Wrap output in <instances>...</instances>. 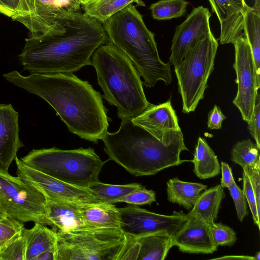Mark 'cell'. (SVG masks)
Returning a JSON list of instances; mask_svg holds the SVG:
<instances>
[{
  "label": "cell",
  "instance_id": "obj_29",
  "mask_svg": "<svg viewBox=\"0 0 260 260\" xmlns=\"http://www.w3.org/2000/svg\"><path fill=\"white\" fill-rule=\"evenodd\" d=\"M259 148L250 139L237 142L231 151V160L242 168L254 167L260 163Z\"/></svg>",
  "mask_w": 260,
  "mask_h": 260
},
{
  "label": "cell",
  "instance_id": "obj_5",
  "mask_svg": "<svg viewBox=\"0 0 260 260\" xmlns=\"http://www.w3.org/2000/svg\"><path fill=\"white\" fill-rule=\"evenodd\" d=\"M103 98L117 109L121 119H132L150 105L140 76L130 60L108 43L99 46L91 56Z\"/></svg>",
  "mask_w": 260,
  "mask_h": 260
},
{
  "label": "cell",
  "instance_id": "obj_36",
  "mask_svg": "<svg viewBox=\"0 0 260 260\" xmlns=\"http://www.w3.org/2000/svg\"><path fill=\"white\" fill-rule=\"evenodd\" d=\"M228 189L234 203L237 217L242 222L248 214L247 201L244 193L236 182Z\"/></svg>",
  "mask_w": 260,
  "mask_h": 260
},
{
  "label": "cell",
  "instance_id": "obj_12",
  "mask_svg": "<svg viewBox=\"0 0 260 260\" xmlns=\"http://www.w3.org/2000/svg\"><path fill=\"white\" fill-rule=\"evenodd\" d=\"M17 176L43 194L85 204L105 203L88 188L71 185L31 168L17 157ZM107 203V202H106Z\"/></svg>",
  "mask_w": 260,
  "mask_h": 260
},
{
  "label": "cell",
  "instance_id": "obj_47",
  "mask_svg": "<svg viewBox=\"0 0 260 260\" xmlns=\"http://www.w3.org/2000/svg\"><path fill=\"white\" fill-rule=\"evenodd\" d=\"M90 0H79L81 5H84Z\"/></svg>",
  "mask_w": 260,
  "mask_h": 260
},
{
  "label": "cell",
  "instance_id": "obj_23",
  "mask_svg": "<svg viewBox=\"0 0 260 260\" xmlns=\"http://www.w3.org/2000/svg\"><path fill=\"white\" fill-rule=\"evenodd\" d=\"M207 188V185L202 183L185 182L178 178H173L167 183V199L170 202L177 204L189 211Z\"/></svg>",
  "mask_w": 260,
  "mask_h": 260
},
{
  "label": "cell",
  "instance_id": "obj_43",
  "mask_svg": "<svg viewBox=\"0 0 260 260\" xmlns=\"http://www.w3.org/2000/svg\"><path fill=\"white\" fill-rule=\"evenodd\" d=\"M213 259H239V260H255L254 256L247 255H226L218 258H214Z\"/></svg>",
  "mask_w": 260,
  "mask_h": 260
},
{
  "label": "cell",
  "instance_id": "obj_17",
  "mask_svg": "<svg viewBox=\"0 0 260 260\" xmlns=\"http://www.w3.org/2000/svg\"><path fill=\"white\" fill-rule=\"evenodd\" d=\"M19 114L11 104H0V171L9 173L18 151L24 146L19 137Z\"/></svg>",
  "mask_w": 260,
  "mask_h": 260
},
{
  "label": "cell",
  "instance_id": "obj_14",
  "mask_svg": "<svg viewBox=\"0 0 260 260\" xmlns=\"http://www.w3.org/2000/svg\"><path fill=\"white\" fill-rule=\"evenodd\" d=\"M64 10L56 0H20L18 12L11 18L24 25L32 37L48 32Z\"/></svg>",
  "mask_w": 260,
  "mask_h": 260
},
{
  "label": "cell",
  "instance_id": "obj_3",
  "mask_svg": "<svg viewBox=\"0 0 260 260\" xmlns=\"http://www.w3.org/2000/svg\"><path fill=\"white\" fill-rule=\"evenodd\" d=\"M101 140L109 160L135 176L155 175L188 161L180 158L181 152L188 150L181 131H171L159 140L134 123L131 119H123L117 131H107Z\"/></svg>",
  "mask_w": 260,
  "mask_h": 260
},
{
  "label": "cell",
  "instance_id": "obj_4",
  "mask_svg": "<svg viewBox=\"0 0 260 260\" xmlns=\"http://www.w3.org/2000/svg\"><path fill=\"white\" fill-rule=\"evenodd\" d=\"M103 24L108 43L130 60L146 87H153L158 81L166 85L171 83V64L160 59L154 34L147 27L135 6L129 5Z\"/></svg>",
  "mask_w": 260,
  "mask_h": 260
},
{
  "label": "cell",
  "instance_id": "obj_27",
  "mask_svg": "<svg viewBox=\"0 0 260 260\" xmlns=\"http://www.w3.org/2000/svg\"><path fill=\"white\" fill-rule=\"evenodd\" d=\"M145 6L142 0H90L81 5L85 15L102 24L111 16L133 3Z\"/></svg>",
  "mask_w": 260,
  "mask_h": 260
},
{
  "label": "cell",
  "instance_id": "obj_19",
  "mask_svg": "<svg viewBox=\"0 0 260 260\" xmlns=\"http://www.w3.org/2000/svg\"><path fill=\"white\" fill-rule=\"evenodd\" d=\"M131 120L159 140L164 139L171 131H181L170 100L156 105L151 104L146 110Z\"/></svg>",
  "mask_w": 260,
  "mask_h": 260
},
{
  "label": "cell",
  "instance_id": "obj_13",
  "mask_svg": "<svg viewBox=\"0 0 260 260\" xmlns=\"http://www.w3.org/2000/svg\"><path fill=\"white\" fill-rule=\"evenodd\" d=\"M211 13L202 6L193 9L186 19L175 29L171 48L170 63L177 67L187 54L211 31Z\"/></svg>",
  "mask_w": 260,
  "mask_h": 260
},
{
  "label": "cell",
  "instance_id": "obj_9",
  "mask_svg": "<svg viewBox=\"0 0 260 260\" xmlns=\"http://www.w3.org/2000/svg\"><path fill=\"white\" fill-rule=\"evenodd\" d=\"M0 205L7 216L22 223L33 221L47 225L44 194L18 176L1 171Z\"/></svg>",
  "mask_w": 260,
  "mask_h": 260
},
{
  "label": "cell",
  "instance_id": "obj_48",
  "mask_svg": "<svg viewBox=\"0 0 260 260\" xmlns=\"http://www.w3.org/2000/svg\"><path fill=\"white\" fill-rule=\"evenodd\" d=\"M15 4L17 6L18 8H19V3H20V0H14ZM18 12V11H17Z\"/></svg>",
  "mask_w": 260,
  "mask_h": 260
},
{
  "label": "cell",
  "instance_id": "obj_34",
  "mask_svg": "<svg viewBox=\"0 0 260 260\" xmlns=\"http://www.w3.org/2000/svg\"><path fill=\"white\" fill-rule=\"evenodd\" d=\"M23 228L22 222L8 216L0 220V247L21 233Z\"/></svg>",
  "mask_w": 260,
  "mask_h": 260
},
{
  "label": "cell",
  "instance_id": "obj_24",
  "mask_svg": "<svg viewBox=\"0 0 260 260\" xmlns=\"http://www.w3.org/2000/svg\"><path fill=\"white\" fill-rule=\"evenodd\" d=\"M173 236L167 233H159L136 238L139 244L137 260L165 259L173 247Z\"/></svg>",
  "mask_w": 260,
  "mask_h": 260
},
{
  "label": "cell",
  "instance_id": "obj_49",
  "mask_svg": "<svg viewBox=\"0 0 260 260\" xmlns=\"http://www.w3.org/2000/svg\"><path fill=\"white\" fill-rule=\"evenodd\" d=\"M0 209H1V205H0Z\"/></svg>",
  "mask_w": 260,
  "mask_h": 260
},
{
  "label": "cell",
  "instance_id": "obj_46",
  "mask_svg": "<svg viewBox=\"0 0 260 260\" xmlns=\"http://www.w3.org/2000/svg\"><path fill=\"white\" fill-rule=\"evenodd\" d=\"M255 260H259L260 259V252L258 251L257 253H256L255 255L254 256Z\"/></svg>",
  "mask_w": 260,
  "mask_h": 260
},
{
  "label": "cell",
  "instance_id": "obj_7",
  "mask_svg": "<svg viewBox=\"0 0 260 260\" xmlns=\"http://www.w3.org/2000/svg\"><path fill=\"white\" fill-rule=\"evenodd\" d=\"M56 233L54 260H117L127 238L116 228Z\"/></svg>",
  "mask_w": 260,
  "mask_h": 260
},
{
  "label": "cell",
  "instance_id": "obj_1",
  "mask_svg": "<svg viewBox=\"0 0 260 260\" xmlns=\"http://www.w3.org/2000/svg\"><path fill=\"white\" fill-rule=\"evenodd\" d=\"M107 41L102 23L64 10L48 32L25 39L18 57L29 74H73L91 65L93 52Z\"/></svg>",
  "mask_w": 260,
  "mask_h": 260
},
{
  "label": "cell",
  "instance_id": "obj_41",
  "mask_svg": "<svg viewBox=\"0 0 260 260\" xmlns=\"http://www.w3.org/2000/svg\"><path fill=\"white\" fill-rule=\"evenodd\" d=\"M18 8L14 0H0V13L12 18Z\"/></svg>",
  "mask_w": 260,
  "mask_h": 260
},
{
  "label": "cell",
  "instance_id": "obj_11",
  "mask_svg": "<svg viewBox=\"0 0 260 260\" xmlns=\"http://www.w3.org/2000/svg\"><path fill=\"white\" fill-rule=\"evenodd\" d=\"M118 209L120 229L126 235L135 238L159 233L174 235L187 218L182 211H174L172 214L163 215L135 206Z\"/></svg>",
  "mask_w": 260,
  "mask_h": 260
},
{
  "label": "cell",
  "instance_id": "obj_50",
  "mask_svg": "<svg viewBox=\"0 0 260 260\" xmlns=\"http://www.w3.org/2000/svg\"></svg>",
  "mask_w": 260,
  "mask_h": 260
},
{
  "label": "cell",
  "instance_id": "obj_40",
  "mask_svg": "<svg viewBox=\"0 0 260 260\" xmlns=\"http://www.w3.org/2000/svg\"><path fill=\"white\" fill-rule=\"evenodd\" d=\"M220 170L221 172V186L223 188H229L235 182L232 169L228 164L221 161Z\"/></svg>",
  "mask_w": 260,
  "mask_h": 260
},
{
  "label": "cell",
  "instance_id": "obj_10",
  "mask_svg": "<svg viewBox=\"0 0 260 260\" xmlns=\"http://www.w3.org/2000/svg\"><path fill=\"white\" fill-rule=\"evenodd\" d=\"M233 45V68L236 74L235 82L238 90L233 103L247 123L251 119L258 95L260 79L257 76L251 51L244 35L237 39Z\"/></svg>",
  "mask_w": 260,
  "mask_h": 260
},
{
  "label": "cell",
  "instance_id": "obj_35",
  "mask_svg": "<svg viewBox=\"0 0 260 260\" xmlns=\"http://www.w3.org/2000/svg\"><path fill=\"white\" fill-rule=\"evenodd\" d=\"M243 192L248 202L250 211L252 214L253 222L257 226L258 229L260 228L259 217L260 213L258 212L257 208L256 201L254 192L251 187L249 178L246 173L243 171Z\"/></svg>",
  "mask_w": 260,
  "mask_h": 260
},
{
  "label": "cell",
  "instance_id": "obj_39",
  "mask_svg": "<svg viewBox=\"0 0 260 260\" xmlns=\"http://www.w3.org/2000/svg\"><path fill=\"white\" fill-rule=\"evenodd\" d=\"M225 118L220 108L215 105L208 113L207 126L210 129H221L222 122Z\"/></svg>",
  "mask_w": 260,
  "mask_h": 260
},
{
  "label": "cell",
  "instance_id": "obj_25",
  "mask_svg": "<svg viewBox=\"0 0 260 260\" xmlns=\"http://www.w3.org/2000/svg\"><path fill=\"white\" fill-rule=\"evenodd\" d=\"M193 172L200 179H205L217 176L220 166L216 155L205 138L199 137L195 148Z\"/></svg>",
  "mask_w": 260,
  "mask_h": 260
},
{
  "label": "cell",
  "instance_id": "obj_31",
  "mask_svg": "<svg viewBox=\"0 0 260 260\" xmlns=\"http://www.w3.org/2000/svg\"><path fill=\"white\" fill-rule=\"evenodd\" d=\"M26 240L21 233L0 247V260H25Z\"/></svg>",
  "mask_w": 260,
  "mask_h": 260
},
{
  "label": "cell",
  "instance_id": "obj_26",
  "mask_svg": "<svg viewBox=\"0 0 260 260\" xmlns=\"http://www.w3.org/2000/svg\"><path fill=\"white\" fill-rule=\"evenodd\" d=\"M243 31L251 51L257 76L260 79V10L247 7L243 17Z\"/></svg>",
  "mask_w": 260,
  "mask_h": 260
},
{
  "label": "cell",
  "instance_id": "obj_44",
  "mask_svg": "<svg viewBox=\"0 0 260 260\" xmlns=\"http://www.w3.org/2000/svg\"><path fill=\"white\" fill-rule=\"evenodd\" d=\"M55 249L47 251L37 256L35 260H54Z\"/></svg>",
  "mask_w": 260,
  "mask_h": 260
},
{
  "label": "cell",
  "instance_id": "obj_21",
  "mask_svg": "<svg viewBox=\"0 0 260 260\" xmlns=\"http://www.w3.org/2000/svg\"><path fill=\"white\" fill-rule=\"evenodd\" d=\"M80 212L85 222L94 228L120 229L119 211L114 204L83 203Z\"/></svg>",
  "mask_w": 260,
  "mask_h": 260
},
{
  "label": "cell",
  "instance_id": "obj_20",
  "mask_svg": "<svg viewBox=\"0 0 260 260\" xmlns=\"http://www.w3.org/2000/svg\"><path fill=\"white\" fill-rule=\"evenodd\" d=\"M225 196L223 188L220 184L203 191L193 207L186 214L211 225L216 220L222 200Z\"/></svg>",
  "mask_w": 260,
  "mask_h": 260
},
{
  "label": "cell",
  "instance_id": "obj_22",
  "mask_svg": "<svg viewBox=\"0 0 260 260\" xmlns=\"http://www.w3.org/2000/svg\"><path fill=\"white\" fill-rule=\"evenodd\" d=\"M22 234L26 240L25 260H35L42 253L55 249L56 233L46 225L35 223L33 228H23Z\"/></svg>",
  "mask_w": 260,
  "mask_h": 260
},
{
  "label": "cell",
  "instance_id": "obj_45",
  "mask_svg": "<svg viewBox=\"0 0 260 260\" xmlns=\"http://www.w3.org/2000/svg\"><path fill=\"white\" fill-rule=\"evenodd\" d=\"M7 216V215L6 213L1 209H0V220L6 218Z\"/></svg>",
  "mask_w": 260,
  "mask_h": 260
},
{
  "label": "cell",
  "instance_id": "obj_42",
  "mask_svg": "<svg viewBox=\"0 0 260 260\" xmlns=\"http://www.w3.org/2000/svg\"><path fill=\"white\" fill-rule=\"evenodd\" d=\"M56 3L59 9L71 12H78L81 7L79 0H56Z\"/></svg>",
  "mask_w": 260,
  "mask_h": 260
},
{
  "label": "cell",
  "instance_id": "obj_30",
  "mask_svg": "<svg viewBox=\"0 0 260 260\" xmlns=\"http://www.w3.org/2000/svg\"><path fill=\"white\" fill-rule=\"evenodd\" d=\"M188 4L186 0H159L151 4L149 9L153 19L170 20L184 15Z\"/></svg>",
  "mask_w": 260,
  "mask_h": 260
},
{
  "label": "cell",
  "instance_id": "obj_8",
  "mask_svg": "<svg viewBox=\"0 0 260 260\" xmlns=\"http://www.w3.org/2000/svg\"><path fill=\"white\" fill-rule=\"evenodd\" d=\"M218 46L217 40L211 32L174 68L183 113L194 111L204 99L208 78L214 69Z\"/></svg>",
  "mask_w": 260,
  "mask_h": 260
},
{
  "label": "cell",
  "instance_id": "obj_15",
  "mask_svg": "<svg viewBox=\"0 0 260 260\" xmlns=\"http://www.w3.org/2000/svg\"><path fill=\"white\" fill-rule=\"evenodd\" d=\"M172 243L181 252L188 253L210 254L218 248L213 240L210 225L193 217H187L173 235Z\"/></svg>",
  "mask_w": 260,
  "mask_h": 260
},
{
  "label": "cell",
  "instance_id": "obj_28",
  "mask_svg": "<svg viewBox=\"0 0 260 260\" xmlns=\"http://www.w3.org/2000/svg\"><path fill=\"white\" fill-rule=\"evenodd\" d=\"M143 186L141 184L136 183L114 185L103 183L99 181L90 185L88 188L97 197L104 201L114 204L122 197Z\"/></svg>",
  "mask_w": 260,
  "mask_h": 260
},
{
  "label": "cell",
  "instance_id": "obj_32",
  "mask_svg": "<svg viewBox=\"0 0 260 260\" xmlns=\"http://www.w3.org/2000/svg\"><path fill=\"white\" fill-rule=\"evenodd\" d=\"M210 228L213 240L217 246H231L237 241L236 233L228 225L214 222Z\"/></svg>",
  "mask_w": 260,
  "mask_h": 260
},
{
  "label": "cell",
  "instance_id": "obj_18",
  "mask_svg": "<svg viewBox=\"0 0 260 260\" xmlns=\"http://www.w3.org/2000/svg\"><path fill=\"white\" fill-rule=\"evenodd\" d=\"M220 23L221 44L232 43L243 34V17L248 6L245 0H208Z\"/></svg>",
  "mask_w": 260,
  "mask_h": 260
},
{
  "label": "cell",
  "instance_id": "obj_37",
  "mask_svg": "<svg viewBox=\"0 0 260 260\" xmlns=\"http://www.w3.org/2000/svg\"><path fill=\"white\" fill-rule=\"evenodd\" d=\"M243 171L249 178L255 195L257 210L260 213V163L254 167L244 168Z\"/></svg>",
  "mask_w": 260,
  "mask_h": 260
},
{
  "label": "cell",
  "instance_id": "obj_2",
  "mask_svg": "<svg viewBox=\"0 0 260 260\" xmlns=\"http://www.w3.org/2000/svg\"><path fill=\"white\" fill-rule=\"evenodd\" d=\"M10 83L47 102L69 130L82 139L98 143L108 131L110 118L103 96L88 81L73 74H30L17 71L3 75Z\"/></svg>",
  "mask_w": 260,
  "mask_h": 260
},
{
  "label": "cell",
  "instance_id": "obj_16",
  "mask_svg": "<svg viewBox=\"0 0 260 260\" xmlns=\"http://www.w3.org/2000/svg\"><path fill=\"white\" fill-rule=\"evenodd\" d=\"M44 195L46 200L47 225L55 232H76L96 229L87 224L83 219L80 212L81 206L83 203Z\"/></svg>",
  "mask_w": 260,
  "mask_h": 260
},
{
  "label": "cell",
  "instance_id": "obj_6",
  "mask_svg": "<svg viewBox=\"0 0 260 260\" xmlns=\"http://www.w3.org/2000/svg\"><path fill=\"white\" fill-rule=\"evenodd\" d=\"M20 160L27 166L60 181L88 188L99 181L106 161H102L93 148L62 150L55 147L32 149Z\"/></svg>",
  "mask_w": 260,
  "mask_h": 260
},
{
  "label": "cell",
  "instance_id": "obj_38",
  "mask_svg": "<svg viewBox=\"0 0 260 260\" xmlns=\"http://www.w3.org/2000/svg\"><path fill=\"white\" fill-rule=\"evenodd\" d=\"M248 129L250 135L255 141V143L260 148V103L259 95L257 96L253 113L250 121L247 122Z\"/></svg>",
  "mask_w": 260,
  "mask_h": 260
},
{
  "label": "cell",
  "instance_id": "obj_33",
  "mask_svg": "<svg viewBox=\"0 0 260 260\" xmlns=\"http://www.w3.org/2000/svg\"><path fill=\"white\" fill-rule=\"evenodd\" d=\"M156 201L155 192L144 186L135 190L118 200L117 203H125L133 205H150Z\"/></svg>",
  "mask_w": 260,
  "mask_h": 260
}]
</instances>
